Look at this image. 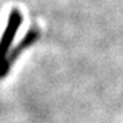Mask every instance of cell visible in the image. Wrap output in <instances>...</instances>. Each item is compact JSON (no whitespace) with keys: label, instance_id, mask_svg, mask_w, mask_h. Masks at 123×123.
<instances>
[{"label":"cell","instance_id":"2","mask_svg":"<svg viewBox=\"0 0 123 123\" xmlns=\"http://www.w3.org/2000/svg\"><path fill=\"white\" fill-rule=\"evenodd\" d=\"M39 37H41V29L38 28L37 24H34L28 31H26V34L22 37V39L20 41L18 45L14 46L12 49V51H11L9 56H8V67H9V69L12 68L14 62L20 58V55H21L25 50H28L30 46H33L34 43L39 39Z\"/></svg>","mask_w":123,"mask_h":123},{"label":"cell","instance_id":"1","mask_svg":"<svg viewBox=\"0 0 123 123\" xmlns=\"http://www.w3.org/2000/svg\"><path fill=\"white\" fill-rule=\"evenodd\" d=\"M22 20H24V16L21 11L18 8H12L8 16L5 29L0 37V80H3L11 72L8 67V56L13 49L12 45L14 37L22 24Z\"/></svg>","mask_w":123,"mask_h":123}]
</instances>
